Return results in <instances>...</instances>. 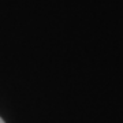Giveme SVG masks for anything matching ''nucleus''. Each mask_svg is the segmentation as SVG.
I'll return each mask as SVG.
<instances>
[{"label": "nucleus", "instance_id": "obj_1", "mask_svg": "<svg viewBox=\"0 0 123 123\" xmlns=\"http://www.w3.org/2000/svg\"><path fill=\"white\" fill-rule=\"evenodd\" d=\"M0 123H4V120H3L1 118H0Z\"/></svg>", "mask_w": 123, "mask_h": 123}]
</instances>
